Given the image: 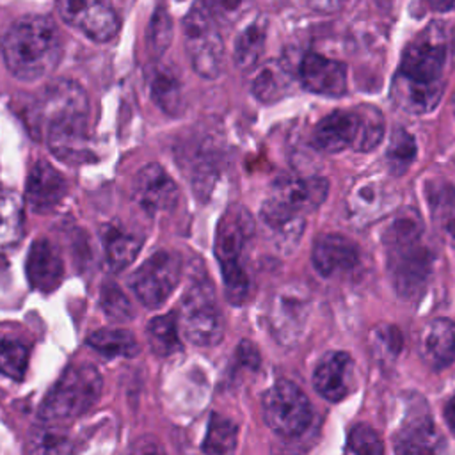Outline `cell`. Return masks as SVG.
<instances>
[{"mask_svg":"<svg viewBox=\"0 0 455 455\" xmlns=\"http://www.w3.org/2000/svg\"><path fill=\"white\" fill-rule=\"evenodd\" d=\"M446 59L444 27L434 23L403 50L391 87L395 103L416 116L434 110L444 92Z\"/></svg>","mask_w":455,"mask_h":455,"instance_id":"6da1fadb","label":"cell"},{"mask_svg":"<svg viewBox=\"0 0 455 455\" xmlns=\"http://www.w3.org/2000/svg\"><path fill=\"white\" fill-rule=\"evenodd\" d=\"M89 98L76 82L60 78L44 87L37 101V116L48 148L57 158L69 164L89 158Z\"/></svg>","mask_w":455,"mask_h":455,"instance_id":"7a4b0ae2","label":"cell"},{"mask_svg":"<svg viewBox=\"0 0 455 455\" xmlns=\"http://www.w3.org/2000/svg\"><path fill=\"white\" fill-rule=\"evenodd\" d=\"M2 55L7 69L18 80H39L50 75L60 60V32L48 16H23L4 34Z\"/></svg>","mask_w":455,"mask_h":455,"instance_id":"3957f363","label":"cell"},{"mask_svg":"<svg viewBox=\"0 0 455 455\" xmlns=\"http://www.w3.org/2000/svg\"><path fill=\"white\" fill-rule=\"evenodd\" d=\"M252 233L254 222L240 206L229 208L217 226L215 256L222 270L224 291L231 304H242L251 290V279L242 256Z\"/></svg>","mask_w":455,"mask_h":455,"instance_id":"277c9868","label":"cell"},{"mask_svg":"<svg viewBox=\"0 0 455 455\" xmlns=\"http://www.w3.org/2000/svg\"><path fill=\"white\" fill-rule=\"evenodd\" d=\"M103 379L92 364L69 366L39 405V419L46 423L68 421L85 414L100 398Z\"/></svg>","mask_w":455,"mask_h":455,"instance_id":"5b68a950","label":"cell"},{"mask_svg":"<svg viewBox=\"0 0 455 455\" xmlns=\"http://www.w3.org/2000/svg\"><path fill=\"white\" fill-rule=\"evenodd\" d=\"M183 39L192 69L203 78H217L224 66V43L219 21L203 0L196 2L185 14Z\"/></svg>","mask_w":455,"mask_h":455,"instance_id":"8992f818","label":"cell"},{"mask_svg":"<svg viewBox=\"0 0 455 455\" xmlns=\"http://www.w3.org/2000/svg\"><path fill=\"white\" fill-rule=\"evenodd\" d=\"M178 323L183 338L197 347H212L222 339L224 318L210 283H196L185 291Z\"/></svg>","mask_w":455,"mask_h":455,"instance_id":"52a82bcc","label":"cell"},{"mask_svg":"<svg viewBox=\"0 0 455 455\" xmlns=\"http://www.w3.org/2000/svg\"><path fill=\"white\" fill-rule=\"evenodd\" d=\"M261 407L267 427L283 437L300 435L313 418L306 393L290 380L275 382L263 395Z\"/></svg>","mask_w":455,"mask_h":455,"instance_id":"ba28073f","label":"cell"},{"mask_svg":"<svg viewBox=\"0 0 455 455\" xmlns=\"http://www.w3.org/2000/svg\"><path fill=\"white\" fill-rule=\"evenodd\" d=\"M181 274V259L171 251H156L130 277V288L149 309L160 307L174 291Z\"/></svg>","mask_w":455,"mask_h":455,"instance_id":"9c48e42d","label":"cell"},{"mask_svg":"<svg viewBox=\"0 0 455 455\" xmlns=\"http://www.w3.org/2000/svg\"><path fill=\"white\" fill-rule=\"evenodd\" d=\"M387 270L395 290L403 299L418 297L432 272V252L419 240L386 247Z\"/></svg>","mask_w":455,"mask_h":455,"instance_id":"30bf717a","label":"cell"},{"mask_svg":"<svg viewBox=\"0 0 455 455\" xmlns=\"http://www.w3.org/2000/svg\"><path fill=\"white\" fill-rule=\"evenodd\" d=\"M329 183L323 178H297L283 176L272 185L268 199L261 212L270 215H304L315 210L327 197Z\"/></svg>","mask_w":455,"mask_h":455,"instance_id":"8fae6325","label":"cell"},{"mask_svg":"<svg viewBox=\"0 0 455 455\" xmlns=\"http://www.w3.org/2000/svg\"><path fill=\"white\" fill-rule=\"evenodd\" d=\"M311 300L304 288L290 284L281 288L270 304L268 323L274 338L281 345H295L302 338L307 318H309Z\"/></svg>","mask_w":455,"mask_h":455,"instance_id":"7c38bea8","label":"cell"},{"mask_svg":"<svg viewBox=\"0 0 455 455\" xmlns=\"http://www.w3.org/2000/svg\"><path fill=\"white\" fill-rule=\"evenodd\" d=\"M60 18L96 43H107L119 32L121 21L108 0H55Z\"/></svg>","mask_w":455,"mask_h":455,"instance_id":"4fadbf2b","label":"cell"},{"mask_svg":"<svg viewBox=\"0 0 455 455\" xmlns=\"http://www.w3.org/2000/svg\"><path fill=\"white\" fill-rule=\"evenodd\" d=\"M135 203L148 213H165L176 208L180 190L174 180L158 164L142 167L133 181Z\"/></svg>","mask_w":455,"mask_h":455,"instance_id":"5bb4252c","label":"cell"},{"mask_svg":"<svg viewBox=\"0 0 455 455\" xmlns=\"http://www.w3.org/2000/svg\"><path fill=\"white\" fill-rule=\"evenodd\" d=\"M299 78L304 89L323 94L341 96L347 91V68L343 62L327 59L320 53H306L299 66Z\"/></svg>","mask_w":455,"mask_h":455,"instance_id":"9a60e30c","label":"cell"},{"mask_svg":"<svg viewBox=\"0 0 455 455\" xmlns=\"http://www.w3.org/2000/svg\"><path fill=\"white\" fill-rule=\"evenodd\" d=\"M354 382V363L347 352H327L313 371V386L320 396L331 402L345 398Z\"/></svg>","mask_w":455,"mask_h":455,"instance_id":"2e32d148","label":"cell"},{"mask_svg":"<svg viewBox=\"0 0 455 455\" xmlns=\"http://www.w3.org/2000/svg\"><path fill=\"white\" fill-rule=\"evenodd\" d=\"M66 194V180L62 174L44 160H39L28 178L25 187V199L32 212L50 213L62 201Z\"/></svg>","mask_w":455,"mask_h":455,"instance_id":"e0dca14e","label":"cell"},{"mask_svg":"<svg viewBox=\"0 0 455 455\" xmlns=\"http://www.w3.org/2000/svg\"><path fill=\"white\" fill-rule=\"evenodd\" d=\"M28 283L34 290H39L43 293L53 291L59 288L62 277H64V263L57 251V247L46 240L37 238L27 254L25 263Z\"/></svg>","mask_w":455,"mask_h":455,"instance_id":"ac0fdd59","label":"cell"},{"mask_svg":"<svg viewBox=\"0 0 455 455\" xmlns=\"http://www.w3.org/2000/svg\"><path fill=\"white\" fill-rule=\"evenodd\" d=\"M357 247L341 235L323 233L316 236L311 251V261L316 272L323 277H332L348 272L357 265Z\"/></svg>","mask_w":455,"mask_h":455,"instance_id":"d6986e66","label":"cell"},{"mask_svg":"<svg viewBox=\"0 0 455 455\" xmlns=\"http://www.w3.org/2000/svg\"><path fill=\"white\" fill-rule=\"evenodd\" d=\"M423 361L435 370H443L455 361V323L448 318L428 322L419 336Z\"/></svg>","mask_w":455,"mask_h":455,"instance_id":"ffe728a7","label":"cell"},{"mask_svg":"<svg viewBox=\"0 0 455 455\" xmlns=\"http://www.w3.org/2000/svg\"><path fill=\"white\" fill-rule=\"evenodd\" d=\"M357 137V112L336 110L325 116L315 128L313 142L325 153H339L347 148H354Z\"/></svg>","mask_w":455,"mask_h":455,"instance_id":"44dd1931","label":"cell"},{"mask_svg":"<svg viewBox=\"0 0 455 455\" xmlns=\"http://www.w3.org/2000/svg\"><path fill=\"white\" fill-rule=\"evenodd\" d=\"M441 435L428 412L409 414L395 435L398 453H430L437 450Z\"/></svg>","mask_w":455,"mask_h":455,"instance_id":"7402d4cb","label":"cell"},{"mask_svg":"<svg viewBox=\"0 0 455 455\" xmlns=\"http://www.w3.org/2000/svg\"><path fill=\"white\" fill-rule=\"evenodd\" d=\"M140 245L142 242L135 235H130L119 228L107 226L103 229L105 261L112 272L124 270L128 265H132L140 251Z\"/></svg>","mask_w":455,"mask_h":455,"instance_id":"603a6c76","label":"cell"},{"mask_svg":"<svg viewBox=\"0 0 455 455\" xmlns=\"http://www.w3.org/2000/svg\"><path fill=\"white\" fill-rule=\"evenodd\" d=\"M23 235V199L14 190H0V252L12 249Z\"/></svg>","mask_w":455,"mask_h":455,"instance_id":"cb8c5ba5","label":"cell"},{"mask_svg":"<svg viewBox=\"0 0 455 455\" xmlns=\"http://www.w3.org/2000/svg\"><path fill=\"white\" fill-rule=\"evenodd\" d=\"M291 85V75L290 69L279 62L270 60L259 68L252 80V94L265 103L277 101L283 98Z\"/></svg>","mask_w":455,"mask_h":455,"instance_id":"d4e9b609","label":"cell"},{"mask_svg":"<svg viewBox=\"0 0 455 455\" xmlns=\"http://www.w3.org/2000/svg\"><path fill=\"white\" fill-rule=\"evenodd\" d=\"M265 37H267V21L265 20L252 21L238 34V37L235 41L233 57H235V64L242 71H249L259 62V59L263 55V48H265Z\"/></svg>","mask_w":455,"mask_h":455,"instance_id":"484cf974","label":"cell"},{"mask_svg":"<svg viewBox=\"0 0 455 455\" xmlns=\"http://www.w3.org/2000/svg\"><path fill=\"white\" fill-rule=\"evenodd\" d=\"M87 345L105 357H135L139 343L132 332L124 329H100L87 338Z\"/></svg>","mask_w":455,"mask_h":455,"instance_id":"4316f807","label":"cell"},{"mask_svg":"<svg viewBox=\"0 0 455 455\" xmlns=\"http://www.w3.org/2000/svg\"><path fill=\"white\" fill-rule=\"evenodd\" d=\"M178 331H180V323H178L176 313L155 316L146 327L148 341L153 352L162 357H169L174 352H178L180 350Z\"/></svg>","mask_w":455,"mask_h":455,"instance_id":"83f0119b","label":"cell"},{"mask_svg":"<svg viewBox=\"0 0 455 455\" xmlns=\"http://www.w3.org/2000/svg\"><path fill=\"white\" fill-rule=\"evenodd\" d=\"M423 235V220L419 213L412 208H403L398 213L391 217L387 222L384 233H382V243L384 247L419 240Z\"/></svg>","mask_w":455,"mask_h":455,"instance_id":"f1b7e54d","label":"cell"},{"mask_svg":"<svg viewBox=\"0 0 455 455\" xmlns=\"http://www.w3.org/2000/svg\"><path fill=\"white\" fill-rule=\"evenodd\" d=\"M151 96L155 103L171 116H176L181 110V85L171 69L160 68L155 71L151 78Z\"/></svg>","mask_w":455,"mask_h":455,"instance_id":"f546056e","label":"cell"},{"mask_svg":"<svg viewBox=\"0 0 455 455\" xmlns=\"http://www.w3.org/2000/svg\"><path fill=\"white\" fill-rule=\"evenodd\" d=\"M428 201L435 224L455 243V190L448 185L428 187Z\"/></svg>","mask_w":455,"mask_h":455,"instance_id":"4dcf8cb0","label":"cell"},{"mask_svg":"<svg viewBox=\"0 0 455 455\" xmlns=\"http://www.w3.org/2000/svg\"><path fill=\"white\" fill-rule=\"evenodd\" d=\"M357 112V137L354 142V149L370 151L382 140L384 135V117L379 108L371 105H361L355 108Z\"/></svg>","mask_w":455,"mask_h":455,"instance_id":"1f68e13d","label":"cell"},{"mask_svg":"<svg viewBox=\"0 0 455 455\" xmlns=\"http://www.w3.org/2000/svg\"><path fill=\"white\" fill-rule=\"evenodd\" d=\"M384 197L386 187H382V183H359L357 187H354V194L348 201L350 213L354 217H368L370 220H373V217L379 215V212H382V208L386 206Z\"/></svg>","mask_w":455,"mask_h":455,"instance_id":"d6a6232c","label":"cell"},{"mask_svg":"<svg viewBox=\"0 0 455 455\" xmlns=\"http://www.w3.org/2000/svg\"><path fill=\"white\" fill-rule=\"evenodd\" d=\"M238 428L236 425L219 414H213L208 423V434L203 443V451L206 453H231L236 448Z\"/></svg>","mask_w":455,"mask_h":455,"instance_id":"836d02e7","label":"cell"},{"mask_svg":"<svg viewBox=\"0 0 455 455\" xmlns=\"http://www.w3.org/2000/svg\"><path fill=\"white\" fill-rule=\"evenodd\" d=\"M416 158V142L411 133H407L403 128H396L391 135L387 153H386V164L393 174H403L411 164Z\"/></svg>","mask_w":455,"mask_h":455,"instance_id":"e575fe53","label":"cell"},{"mask_svg":"<svg viewBox=\"0 0 455 455\" xmlns=\"http://www.w3.org/2000/svg\"><path fill=\"white\" fill-rule=\"evenodd\" d=\"M28 366V347L18 339H0V373L23 380Z\"/></svg>","mask_w":455,"mask_h":455,"instance_id":"d590c367","label":"cell"},{"mask_svg":"<svg viewBox=\"0 0 455 455\" xmlns=\"http://www.w3.org/2000/svg\"><path fill=\"white\" fill-rule=\"evenodd\" d=\"M100 306L110 322H128L133 318V306L116 283H105L100 293Z\"/></svg>","mask_w":455,"mask_h":455,"instance_id":"8d00e7d4","label":"cell"},{"mask_svg":"<svg viewBox=\"0 0 455 455\" xmlns=\"http://www.w3.org/2000/svg\"><path fill=\"white\" fill-rule=\"evenodd\" d=\"M347 451L373 455V453H382L384 446H382L377 432L371 427L361 423L350 430L348 439H347Z\"/></svg>","mask_w":455,"mask_h":455,"instance_id":"74e56055","label":"cell"},{"mask_svg":"<svg viewBox=\"0 0 455 455\" xmlns=\"http://www.w3.org/2000/svg\"><path fill=\"white\" fill-rule=\"evenodd\" d=\"M203 4L217 21L231 25L247 12L251 0H203Z\"/></svg>","mask_w":455,"mask_h":455,"instance_id":"f35d334b","label":"cell"},{"mask_svg":"<svg viewBox=\"0 0 455 455\" xmlns=\"http://www.w3.org/2000/svg\"><path fill=\"white\" fill-rule=\"evenodd\" d=\"M171 37H172L171 18L167 16L165 9H158L149 25V46L153 53L162 55L167 50Z\"/></svg>","mask_w":455,"mask_h":455,"instance_id":"ab89813d","label":"cell"},{"mask_svg":"<svg viewBox=\"0 0 455 455\" xmlns=\"http://www.w3.org/2000/svg\"><path fill=\"white\" fill-rule=\"evenodd\" d=\"M30 451L36 453H55V451H68L69 450V441L64 434H59L50 428H41L34 430L30 441H28Z\"/></svg>","mask_w":455,"mask_h":455,"instance_id":"60d3db41","label":"cell"},{"mask_svg":"<svg viewBox=\"0 0 455 455\" xmlns=\"http://www.w3.org/2000/svg\"><path fill=\"white\" fill-rule=\"evenodd\" d=\"M373 347L377 352H384L386 355L391 354L393 357L398 355L400 348H402V336L400 331L395 329L393 325H382L379 329L373 331Z\"/></svg>","mask_w":455,"mask_h":455,"instance_id":"b9f144b4","label":"cell"},{"mask_svg":"<svg viewBox=\"0 0 455 455\" xmlns=\"http://www.w3.org/2000/svg\"><path fill=\"white\" fill-rule=\"evenodd\" d=\"M345 0H309V5L322 12H332L343 5Z\"/></svg>","mask_w":455,"mask_h":455,"instance_id":"7bdbcfd3","label":"cell"},{"mask_svg":"<svg viewBox=\"0 0 455 455\" xmlns=\"http://www.w3.org/2000/svg\"><path fill=\"white\" fill-rule=\"evenodd\" d=\"M444 419L448 427L455 432V395L444 403Z\"/></svg>","mask_w":455,"mask_h":455,"instance_id":"ee69618b","label":"cell"},{"mask_svg":"<svg viewBox=\"0 0 455 455\" xmlns=\"http://www.w3.org/2000/svg\"><path fill=\"white\" fill-rule=\"evenodd\" d=\"M428 5L434 9V11H451L455 9V0H427Z\"/></svg>","mask_w":455,"mask_h":455,"instance_id":"f6af8a7d","label":"cell"},{"mask_svg":"<svg viewBox=\"0 0 455 455\" xmlns=\"http://www.w3.org/2000/svg\"><path fill=\"white\" fill-rule=\"evenodd\" d=\"M380 5H389L391 4V0H377Z\"/></svg>","mask_w":455,"mask_h":455,"instance_id":"bcb514c9","label":"cell"},{"mask_svg":"<svg viewBox=\"0 0 455 455\" xmlns=\"http://www.w3.org/2000/svg\"><path fill=\"white\" fill-rule=\"evenodd\" d=\"M453 112H455V100H453Z\"/></svg>","mask_w":455,"mask_h":455,"instance_id":"7dc6e473","label":"cell"}]
</instances>
